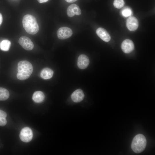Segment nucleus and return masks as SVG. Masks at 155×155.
Returning a JSON list of instances; mask_svg holds the SVG:
<instances>
[{
  "label": "nucleus",
  "mask_w": 155,
  "mask_h": 155,
  "mask_svg": "<svg viewBox=\"0 0 155 155\" xmlns=\"http://www.w3.org/2000/svg\"><path fill=\"white\" fill-rule=\"evenodd\" d=\"M53 74V71L52 70L48 68H45L42 70L40 76L44 79H48L52 77Z\"/></svg>",
  "instance_id": "4468645a"
},
{
  "label": "nucleus",
  "mask_w": 155,
  "mask_h": 155,
  "mask_svg": "<svg viewBox=\"0 0 155 155\" xmlns=\"http://www.w3.org/2000/svg\"><path fill=\"white\" fill-rule=\"evenodd\" d=\"M89 62V58L86 55L84 54L81 55L78 58V66L80 69H84L88 67Z\"/></svg>",
  "instance_id": "1a4fd4ad"
},
{
  "label": "nucleus",
  "mask_w": 155,
  "mask_h": 155,
  "mask_svg": "<svg viewBox=\"0 0 155 155\" xmlns=\"http://www.w3.org/2000/svg\"><path fill=\"white\" fill-rule=\"evenodd\" d=\"M40 3L46 2H47L49 0H37Z\"/></svg>",
  "instance_id": "aec40b11"
},
{
  "label": "nucleus",
  "mask_w": 155,
  "mask_h": 155,
  "mask_svg": "<svg viewBox=\"0 0 155 155\" xmlns=\"http://www.w3.org/2000/svg\"><path fill=\"white\" fill-rule=\"evenodd\" d=\"M72 34L73 32L71 29L67 27H63L60 28L57 32L58 37L62 40L69 38Z\"/></svg>",
  "instance_id": "39448f33"
},
{
  "label": "nucleus",
  "mask_w": 155,
  "mask_h": 155,
  "mask_svg": "<svg viewBox=\"0 0 155 155\" xmlns=\"http://www.w3.org/2000/svg\"><path fill=\"white\" fill-rule=\"evenodd\" d=\"M146 144V140L145 136L143 134H139L133 138L131 144V148L134 152L139 153L144 150Z\"/></svg>",
  "instance_id": "7ed1b4c3"
},
{
  "label": "nucleus",
  "mask_w": 155,
  "mask_h": 155,
  "mask_svg": "<svg viewBox=\"0 0 155 155\" xmlns=\"http://www.w3.org/2000/svg\"><path fill=\"white\" fill-rule=\"evenodd\" d=\"M72 100L75 102H80L84 99V94L81 89H78L75 91L71 95Z\"/></svg>",
  "instance_id": "f8f14e48"
},
{
  "label": "nucleus",
  "mask_w": 155,
  "mask_h": 155,
  "mask_svg": "<svg viewBox=\"0 0 155 155\" xmlns=\"http://www.w3.org/2000/svg\"><path fill=\"white\" fill-rule=\"evenodd\" d=\"M11 42L9 40H2L0 43L1 49L3 51H8L10 47Z\"/></svg>",
  "instance_id": "dca6fc26"
},
{
  "label": "nucleus",
  "mask_w": 155,
  "mask_h": 155,
  "mask_svg": "<svg viewBox=\"0 0 155 155\" xmlns=\"http://www.w3.org/2000/svg\"><path fill=\"white\" fill-rule=\"evenodd\" d=\"M18 42L21 46L26 50L30 51L34 48L33 43L29 38L26 36L21 37L19 39Z\"/></svg>",
  "instance_id": "423d86ee"
},
{
  "label": "nucleus",
  "mask_w": 155,
  "mask_h": 155,
  "mask_svg": "<svg viewBox=\"0 0 155 155\" xmlns=\"http://www.w3.org/2000/svg\"><path fill=\"white\" fill-rule=\"evenodd\" d=\"M24 28L28 33L34 35L39 30V27L35 17L30 14L25 15L22 20Z\"/></svg>",
  "instance_id": "f03ea898"
},
{
  "label": "nucleus",
  "mask_w": 155,
  "mask_h": 155,
  "mask_svg": "<svg viewBox=\"0 0 155 155\" xmlns=\"http://www.w3.org/2000/svg\"><path fill=\"white\" fill-rule=\"evenodd\" d=\"M33 136L32 129L29 127H26L21 130L20 137L21 140L25 142H28L31 140Z\"/></svg>",
  "instance_id": "20e7f679"
},
{
  "label": "nucleus",
  "mask_w": 155,
  "mask_h": 155,
  "mask_svg": "<svg viewBox=\"0 0 155 155\" xmlns=\"http://www.w3.org/2000/svg\"><path fill=\"white\" fill-rule=\"evenodd\" d=\"M17 78L20 80H24L28 78L33 71L32 64L27 61H22L18 63Z\"/></svg>",
  "instance_id": "f257e3e1"
},
{
  "label": "nucleus",
  "mask_w": 155,
  "mask_h": 155,
  "mask_svg": "<svg viewBox=\"0 0 155 155\" xmlns=\"http://www.w3.org/2000/svg\"><path fill=\"white\" fill-rule=\"evenodd\" d=\"M122 51L125 53H129L134 50V45L133 42L129 39L123 40L121 44Z\"/></svg>",
  "instance_id": "0eeeda50"
},
{
  "label": "nucleus",
  "mask_w": 155,
  "mask_h": 155,
  "mask_svg": "<svg viewBox=\"0 0 155 155\" xmlns=\"http://www.w3.org/2000/svg\"><path fill=\"white\" fill-rule=\"evenodd\" d=\"M96 33L98 36L105 42H109L111 40V37L109 34L103 28H98L96 30Z\"/></svg>",
  "instance_id": "9b49d317"
},
{
  "label": "nucleus",
  "mask_w": 155,
  "mask_h": 155,
  "mask_svg": "<svg viewBox=\"0 0 155 155\" xmlns=\"http://www.w3.org/2000/svg\"><path fill=\"white\" fill-rule=\"evenodd\" d=\"M3 20L2 16L1 13H0V25L1 24Z\"/></svg>",
  "instance_id": "4be33fe9"
},
{
  "label": "nucleus",
  "mask_w": 155,
  "mask_h": 155,
  "mask_svg": "<svg viewBox=\"0 0 155 155\" xmlns=\"http://www.w3.org/2000/svg\"><path fill=\"white\" fill-rule=\"evenodd\" d=\"M66 2L69 3H73L76 1L78 0H65Z\"/></svg>",
  "instance_id": "412c9836"
},
{
  "label": "nucleus",
  "mask_w": 155,
  "mask_h": 155,
  "mask_svg": "<svg viewBox=\"0 0 155 155\" xmlns=\"http://www.w3.org/2000/svg\"><path fill=\"white\" fill-rule=\"evenodd\" d=\"M7 114L5 112L0 109V126H5L7 123L6 118Z\"/></svg>",
  "instance_id": "f3484780"
},
{
  "label": "nucleus",
  "mask_w": 155,
  "mask_h": 155,
  "mask_svg": "<svg viewBox=\"0 0 155 155\" xmlns=\"http://www.w3.org/2000/svg\"><path fill=\"white\" fill-rule=\"evenodd\" d=\"M44 98L45 96L44 93L39 91L35 92L32 97L33 100L37 103L42 102L43 101Z\"/></svg>",
  "instance_id": "ddd939ff"
},
{
  "label": "nucleus",
  "mask_w": 155,
  "mask_h": 155,
  "mask_svg": "<svg viewBox=\"0 0 155 155\" xmlns=\"http://www.w3.org/2000/svg\"><path fill=\"white\" fill-rule=\"evenodd\" d=\"M126 26L127 29L130 31H135L137 28L138 27V20L135 17H130L126 20Z\"/></svg>",
  "instance_id": "6e6552de"
},
{
  "label": "nucleus",
  "mask_w": 155,
  "mask_h": 155,
  "mask_svg": "<svg viewBox=\"0 0 155 155\" xmlns=\"http://www.w3.org/2000/svg\"><path fill=\"white\" fill-rule=\"evenodd\" d=\"M9 96V94L8 90L6 89L0 87V101L7 100Z\"/></svg>",
  "instance_id": "2eb2a0df"
},
{
  "label": "nucleus",
  "mask_w": 155,
  "mask_h": 155,
  "mask_svg": "<svg viewBox=\"0 0 155 155\" xmlns=\"http://www.w3.org/2000/svg\"><path fill=\"white\" fill-rule=\"evenodd\" d=\"M121 13L124 16L127 17L131 16L132 14V12L130 8L126 7L122 10Z\"/></svg>",
  "instance_id": "6ab92c4d"
},
{
  "label": "nucleus",
  "mask_w": 155,
  "mask_h": 155,
  "mask_svg": "<svg viewBox=\"0 0 155 155\" xmlns=\"http://www.w3.org/2000/svg\"><path fill=\"white\" fill-rule=\"evenodd\" d=\"M81 11L79 7L76 4H73L69 6L67 9V16L70 17L74 16L75 15H80Z\"/></svg>",
  "instance_id": "9d476101"
},
{
  "label": "nucleus",
  "mask_w": 155,
  "mask_h": 155,
  "mask_svg": "<svg viewBox=\"0 0 155 155\" xmlns=\"http://www.w3.org/2000/svg\"><path fill=\"white\" fill-rule=\"evenodd\" d=\"M113 4L115 8L119 9L124 6L125 2L124 0H114Z\"/></svg>",
  "instance_id": "a211bd4d"
}]
</instances>
